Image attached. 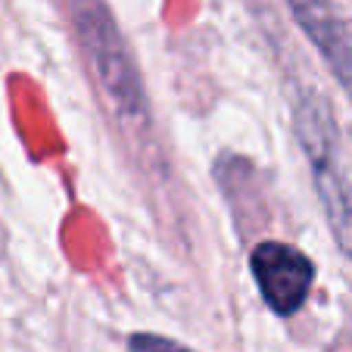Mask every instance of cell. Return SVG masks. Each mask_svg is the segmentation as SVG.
<instances>
[{
	"label": "cell",
	"instance_id": "2",
	"mask_svg": "<svg viewBox=\"0 0 352 352\" xmlns=\"http://www.w3.org/2000/svg\"><path fill=\"white\" fill-rule=\"evenodd\" d=\"M296 134L312 166L333 240L352 259V181L340 166V144L331 107L315 91H302L296 97Z\"/></svg>",
	"mask_w": 352,
	"mask_h": 352
},
{
	"label": "cell",
	"instance_id": "3",
	"mask_svg": "<svg viewBox=\"0 0 352 352\" xmlns=\"http://www.w3.org/2000/svg\"><path fill=\"white\" fill-rule=\"evenodd\" d=\"M250 272L265 306L274 315H296L309 299L315 280V262L284 240H262L250 253Z\"/></svg>",
	"mask_w": 352,
	"mask_h": 352
},
{
	"label": "cell",
	"instance_id": "4",
	"mask_svg": "<svg viewBox=\"0 0 352 352\" xmlns=\"http://www.w3.org/2000/svg\"><path fill=\"white\" fill-rule=\"evenodd\" d=\"M296 16L299 28L309 34L324 63L331 66L333 78L343 85L352 97V32L340 13L331 7V0H287Z\"/></svg>",
	"mask_w": 352,
	"mask_h": 352
},
{
	"label": "cell",
	"instance_id": "5",
	"mask_svg": "<svg viewBox=\"0 0 352 352\" xmlns=\"http://www.w3.org/2000/svg\"><path fill=\"white\" fill-rule=\"evenodd\" d=\"M128 352H193V349L178 343V340L160 337V333H131L128 337Z\"/></svg>",
	"mask_w": 352,
	"mask_h": 352
},
{
	"label": "cell",
	"instance_id": "1",
	"mask_svg": "<svg viewBox=\"0 0 352 352\" xmlns=\"http://www.w3.org/2000/svg\"><path fill=\"white\" fill-rule=\"evenodd\" d=\"M69 3H72L75 32H78L85 60L100 91L107 94L109 107L128 125H144L150 116L144 81H140L138 63H134L109 7L103 0H69Z\"/></svg>",
	"mask_w": 352,
	"mask_h": 352
}]
</instances>
